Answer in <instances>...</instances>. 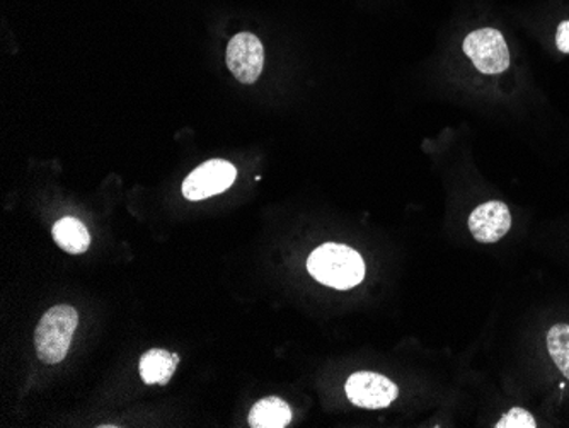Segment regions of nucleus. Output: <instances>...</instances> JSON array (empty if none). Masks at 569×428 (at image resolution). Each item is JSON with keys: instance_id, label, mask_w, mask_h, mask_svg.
<instances>
[{"instance_id": "nucleus-1", "label": "nucleus", "mask_w": 569, "mask_h": 428, "mask_svg": "<svg viewBox=\"0 0 569 428\" xmlns=\"http://www.w3.org/2000/svg\"><path fill=\"white\" fill-rule=\"evenodd\" d=\"M468 30L460 38V52L482 76H501L511 66L510 47L503 31L491 24H475L471 4L462 6Z\"/></svg>"}, {"instance_id": "nucleus-2", "label": "nucleus", "mask_w": 569, "mask_h": 428, "mask_svg": "<svg viewBox=\"0 0 569 428\" xmlns=\"http://www.w3.org/2000/svg\"><path fill=\"white\" fill-rule=\"evenodd\" d=\"M307 270L322 286L347 290L358 286L366 277V261L350 246L328 242L312 251Z\"/></svg>"}, {"instance_id": "nucleus-3", "label": "nucleus", "mask_w": 569, "mask_h": 428, "mask_svg": "<svg viewBox=\"0 0 569 428\" xmlns=\"http://www.w3.org/2000/svg\"><path fill=\"white\" fill-rule=\"evenodd\" d=\"M77 325L79 312L72 306L60 305L44 312L34 331V347L41 362L53 366L66 359Z\"/></svg>"}, {"instance_id": "nucleus-4", "label": "nucleus", "mask_w": 569, "mask_h": 428, "mask_svg": "<svg viewBox=\"0 0 569 428\" xmlns=\"http://www.w3.org/2000/svg\"><path fill=\"white\" fill-rule=\"evenodd\" d=\"M227 67L242 84H254L264 69V48L256 34L242 31L227 44Z\"/></svg>"}, {"instance_id": "nucleus-5", "label": "nucleus", "mask_w": 569, "mask_h": 428, "mask_svg": "<svg viewBox=\"0 0 569 428\" xmlns=\"http://www.w3.org/2000/svg\"><path fill=\"white\" fill-rule=\"evenodd\" d=\"M238 176V169L223 159H212L198 166L183 181V195L190 201L216 197L229 190Z\"/></svg>"}, {"instance_id": "nucleus-6", "label": "nucleus", "mask_w": 569, "mask_h": 428, "mask_svg": "<svg viewBox=\"0 0 569 428\" xmlns=\"http://www.w3.org/2000/svg\"><path fill=\"white\" fill-rule=\"evenodd\" d=\"M398 386L382 374L357 372L347 381V396L355 407L367 410L387 408L398 398Z\"/></svg>"}, {"instance_id": "nucleus-7", "label": "nucleus", "mask_w": 569, "mask_h": 428, "mask_svg": "<svg viewBox=\"0 0 569 428\" xmlns=\"http://www.w3.org/2000/svg\"><path fill=\"white\" fill-rule=\"evenodd\" d=\"M511 228V213L503 201H486L476 207L469 217V231L476 241L491 245L508 235Z\"/></svg>"}, {"instance_id": "nucleus-8", "label": "nucleus", "mask_w": 569, "mask_h": 428, "mask_svg": "<svg viewBox=\"0 0 569 428\" xmlns=\"http://www.w3.org/2000/svg\"><path fill=\"white\" fill-rule=\"evenodd\" d=\"M178 362L179 357L176 354L172 356L161 348H152L140 359V377L146 385H168L174 376Z\"/></svg>"}, {"instance_id": "nucleus-9", "label": "nucleus", "mask_w": 569, "mask_h": 428, "mask_svg": "<svg viewBox=\"0 0 569 428\" xmlns=\"http://www.w3.org/2000/svg\"><path fill=\"white\" fill-rule=\"evenodd\" d=\"M248 421L252 428H283L292 421V410L283 399L270 396L256 402Z\"/></svg>"}, {"instance_id": "nucleus-10", "label": "nucleus", "mask_w": 569, "mask_h": 428, "mask_svg": "<svg viewBox=\"0 0 569 428\" xmlns=\"http://www.w3.org/2000/svg\"><path fill=\"white\" fill-rule=\"evenodd\" d=\"M53 239H56L59 248H62L66 253L82 255L86 253L91 245V235L88 228L81 220L73 219V217H63L59 222L53 226Z\"/></svg>"}, {"instance_id": "nucleus-11", "label": "nucleus", "mask_w": 569, "mask_h": 428, "mask_svg": "<svg viewBox=\"0 0 569 428\" xmlns=\"http://www.w3.org/2000/svg\"><path fill=\"white\" fill-rule=\"evenodd\" d=\"M548 350L569 381V325H555L548 334Z\"/></svg>"}, {"instance_id": "nucleus-12", "label": "nucleus", "mask_w": 569, "mask_h": 428, "mask_svg": "<svg viewBox=\"0 0 569 428\" xmlns=\"http://www.w3.org/2000/svg\"><path fill=\"white\" fill-rule=\"evenodd\" d=\"M497 428H536L537 424L533 420L532 415L529 411L522 410V408H513L508 411L497 425Z\"/></svg>"}, {"instance_id": "nucleus-13", "label": "nucleus", "mask_w": 569, "mask_h": 428, "mask_svg": "<svg viewBox=\"0 0 569 428\" xmlns=\"http://www.w3.org/2000/svg\"><path fill=\"white\" fill-rule=\"evenodd\" d=\"M556 48L561 53H569V19L559 22L556 28Z\"/></svg>"}]
</instances>
